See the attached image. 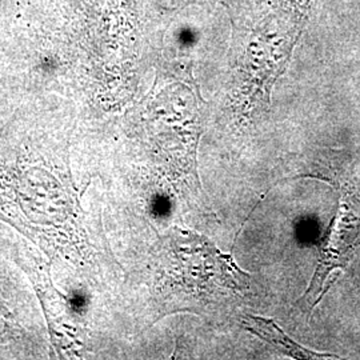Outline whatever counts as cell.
<instances>
[{
	"instance_id": "cell-1",
	"label": "cell",
	"mask_w": 360,
	"mask_h": 360,
	"mask_svg": "<svg viewBox=\"0 0 360 360\" xmlns=\"http://www.w3.org/2000/svg\"><path fill=\"white\" fill-rule=\"evenodd\" d=\"M314 0H227L231 19L229 103L242 120L264 114L309 23Z\"/></svg>"
},
{
	"instance_id": "cell-2",
	"label": "cell",
	"mask_w": 360,
	"mask_h": 360,
	"mask_svg": "<svg viewBox=\"0 0 360 360\" xmlns=\"http://www.w3.org/2000/svg\"><path fill=\"white\" fill-rule=\"evenodd\" d=\"M168 238L175 255L174 270L168 276L174 290L171 311L198 314L248 290L250 275L206 238L179 230Z\"/></svg>"
},
{
	"instance_id": "cell-3",
	"label": "cell",
	"mask_w": 360,
	"mask_h": 360,
	"mask_svg": "<svg viewBox=\"0 0 360 360\" xmlns=\"http://www.w3.org/2000/svg\"><path fill=\"white\" fill-rule=\"evenodd\" d=\"M360 243V219L342 205L335 217L327 238L319 248V263L306 294L299 299L309 311L321 302L331 287L330 281L336 269H345Z\"/></svg>"
},
{
	"instance_id": "cell-6",
	"label": "cell",
	"mask_w": 360,
	"mask_h": 360,
	"mask_svg": "<svg viewBox=\"0 0 360 360\" xmlns=\"http://www.w3.org/2000/svg\"><path fill=\"white\" fill-rule=\"evenodd\" d=\"M196 1L199 0H162L163 6L166 8H171V10H179V8H184L188 6H193Z\"/></svg>"
},
{
	"instance_id": "cell-4",
	"label": "cell",
	"mask_w": 360,
	"mask_h": 360,
	"mask_svg": "<svg viewBox=\"0 0 360 360\" xmlns=\"http://www.w3.org/2000/svg\"><path fill=\"white\" fill-rule=\"evenodd\" d=\"M242 326L247 331L260 336L263 340L269 342L279 352L292 359H331V358L339 359V356L336 355L321 354L309 348L302 347L271 319L247 315L242 319Z\"/></svg>"
},
{
	"instance_id": "cell-5",
	"label": "cell",
	"mask_w": 360,
	"mask_h": 360,
	"mask_svg": "<svg viewBox=\"0 0 360 360\" xmlns=\"http://www.w3.org/2000/svg\"><path fill=\"white\" fill-rule=\"evenodd\" d=\"M27 0H0V35L13 23Z\"/></svg>"
}]
</instances>
